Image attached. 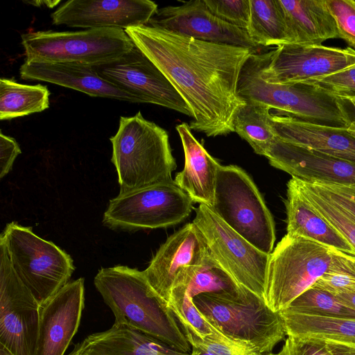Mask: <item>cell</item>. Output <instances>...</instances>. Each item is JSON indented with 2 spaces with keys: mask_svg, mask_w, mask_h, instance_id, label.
Here are the masks:
<instances>
[{
  "mask_svg": "<svg viewBox=\"0 0 355 355\" xmlns=\"http://www.w3.org/2000/svg\"><path fill=\"white\" fill-rule=\"evenodd\" d=\"M265 157L271 166L303 181L355 185V164L277 137Z\"/></svg>",
  "mask_w": 355,
  "mask_h": 355,
  "instance_id": "cell-19",
  "label": "cell"
},
{
  "mask_svg": "<svg viewBox=\"0 0 355 355\" xmlns=\"http://www.w3.org/2000/svg\"><path fill=\"white\" fill-rule=\"evenodd\" d=\"M318 193L355 218V185L309 182Z\"/></svg>",
  "mask_w": 355,
  "mask_h": 355,
  "instance_id": "cell-39",
  "label": "cell"
},
{
  "mask_svg": "<svg viewBox=\"0 0 355 355\" xmlns=\"http://www.w3.org/2000/svg\"><path fill=\"white\" fill-rule=\"evenodd\" d=\"M189 355H213L198 348L191 347V352Z\"/></svg>",
  "mask_w": 355,
  "mask_h": 355,
  "instance_id": "cell-45",
  "label": "cell"
},
{
  "mask_svg": "<svg viewBox=\"0 0 355 355\" xmlns=\"http://www.w3.org/2000/svg\"><path fill=\"white\" fill-rule=\"evenodd\" d=\"M229 227L259 250L270 254L275 223L250 177L240 167L220 165L210 207Z\"/></svg>",
  "mask_w": 355,
  "mask_h": 355,
  "instance_id": "cell-8",
  "label": "cell"
},
{
  "mask_svg": "<svg viewBox=\"0 0 355 355\" xmlns=\"http://www.w3.org/2000/svg\"><path fill=\"white\" fill-rule=\"evenodd\" d=\"M193 200L174 180L159 183L110 200L104 225L123 231L155 229L177 225L190 214Z\"/></svg>",
  "mask_w": 355,
  "mask_h": 355,
  "instance_id": "cell-10",
  "label": "cell"
},
{
  "mask_svg": "<svg viewBox=\"0 0 355 355\" xmlns=\"http://www.w3.org/2000/svg\"><path fill=\"white\" fill-rule=\"evenodd\" d=\"M178 286H184L192 298L202 293L234 291L243 288L214 259L209 251L203 261L191 268Z\"/></svg>",
  "mask_w": 355,
  "mask_h": 355,
  "instance_id": "cell-30",
  "label": "cell"
},
{
  "mask_svg": "<svg viewBox=\"0 0 355 355\" xmlns=\"http://www.w3.org/2000/svg\"><path fill=\"white\" fill-rule=\"evenodd\" d=\"M343 304L355 311V292L336 295Z\"/></svg>",
  "mask_w": 355,
  "mask_h": 355,
  "instance_id": "cell-43",
  "label": "cell"
},
{
  "mask_svg": "<svg viewBox=\"0 0 355 355\" xmlns=\"http://www.w3.org/2000/svg\"><path fill=\"white\" fill-rule=\"evenodd\" d=\"M94 67L101 77L139 98L141 103L192 117L190 108L171 82L135 45L119 60Z\"/></svg>",
  "mask_w": 355,
  "mask_h": 355,
  "instance_id": "cell-14",
  "label": "cell"
},
{
  "mask_svg": "<svg viewBox=\"0 0 355 355\" xmlns=\"http://www.w3.org/2000/svg\"><path fill=\"white\" fill-rule=\"evenodd\" d=\"M238 94L244 101L266 104L279 114L321 125L347 130L354 123L342 99L309 81L272 84L259 73V53L246 61L238 83Z\"/></svg>",
  "mask_w": 355,
  "mask_h": 355,
  "instance_id": "cell-4",
  "label": "cell"
},
{
  "mask_svg": "<svg viewBox=\"0 0 355 355\" xmlns=\"http://www.w3.org/2000/svg\"><path fill=\"white\" fill-rule=\"evenodd\" d=\"M245 102L234 116V130L257 154L265 156L277 139L270 122L271 107L259 102Z\"/></svg>",
  "mask_w": 355,
  "mask_h": 355,
  "instance_id": "cell-29",
  "label": "cell"
},
{
  "mask_svg": "<svg viewBox=\"0 0 355 355\" xmlns=\"http://www.w3.org/2000/svg\"><path fill=\"white\" fill-rule=\"evenodd\" d=\"M287 234L305 237L349 255L355 250L344 237L309 205L291 178L287 183Z\"/></svg>",
  "mask_w": 355,
  "mask_h": 355,
  "instance_id": "cell-24",
  "label": "cell"
},
{
  "mask_svg": "<svg viewBox=\"0 0 355 355\" xmlns=\"http://www.w3.org/2000/svg\"><path fill=\"white\" fill-rule=\"evenodd\" d=\"M0 355H14L3 345L0 344Z\"/></svg>",
  "mask_w": 355,
  "mask_h": 355,
  "instance_id": "cell-46",
  "label": "cell"
},
{
  "mask_svg": "<svg viewBox=\"0 0 355 355\" xmlns=\"http://www.w3.org/2000/svg\"><path fill=\"white\" fill-rule=\"evenodd\" d=\"M112 310L114 324L124 325L188 353L191 345L171 309L153 290L143 271L124 266L102 268L94 280Z\"/></svg>",
  "mask_w": 355,
  "mask_h": 355,
  "instance_id": "cell-2",
  "label": "cell"
},
{
  "mask_svg": "<svg viewBox=\"0 0 355 355\" xmlns=\"http://www.w3.org/2000/svg\"><path fill=\"white\" fill-rule=\"evenodd\" d=\"M84 279L69 282L41 306L35 355H64L80 325Z\"/></svg>",
  "mask_w": 355,
  "mask_h": 355,
  "instance_id": "cell-18",
  "label": "cell"
},
{
  "mask_svg": "<svg viewBox=\"0 0 355 355\" xmlns=\"http://www.w3.org/2000/svg\"><path fill=\"white\" fill-rule=\"evenodd\" d=\"M337 26L338 38L355 51V1L326 0Z\"/></svg>",
  "mask_w": 355,
  "mask_h": 355,
  "instance_id": "cell-37",
  "label": "cell"
},
{
  "mask_svg": "<svg viewBox=\"0 0 355 355\" xmlns=\"http://www.w3.org/2000/svg\"><path fill=\"white\" fill-rule=\"evenodd\" d=\"M291 43L320 45L338 38L326 0H279Z\"/></svg>",
  "mask_w": 355,
  "mask_h": 355,
  "instance_id": "cell-25",
  "label": "cell"
},
{
  "mask_svg": "<svg viewBox=\"0 0 355 355\" xmlns=\"http://www.w3.org/2000/svg\"><path fill=\"white\" fill-rule=\"evenodd\" d=\"M175 128L184 150V166L177 173L174 182L189 195L193 202L211 207L220 164L195 138L189 124L182 123Z\"/></svg>",
  "mask_w": 355,
  "mask_h": 355,
  "instance_id": "cell-22",
  "label": "cell"
},
{
  "mask_svg": "<svg viewBox=\"0 0 355 355\" xmlns=\"http://www.w3.org/2000/svg\"><path fill=\"white\" fill-rule=\"evenodd\" d=\"M347 101L351 103L355 110V98H349ZM347 130L355 137V121Z\"/></svg>",
  "mask_w": 355,
  "mask_h": 355,
  "instance_id": "cell-44",
  "label": "cell"
},
{
  "mask_svg": "<svg viewBox=\"0 0 355 355\" xmlns=\"http://www.w3.org/2000/svg\"><path fill=\"white\" fill-rule=\"evenodd\" d=\"M26 61L73 62L97 67L129 53L135 44L120 28L28 31L21 35Z\"/></svg>",
  "mask_w": 355,
  "mask_h": 355,
  "instance_id": "cell-9",
  "label": "cell"
},
{
  "mask_svg": "<svg viewBox=\"0 0 355 355\" xmlns=\"http://www.w3.org/2000/svg\"><path fill=\"white\" fill-rule=\"evenodd\" d=\"M210 12L220 19L248 31L250 16V0H204Z\"/></svg>",
  "mask_w": 355,
  "mask_h": 355,
  "instance_id": "cell-36",
  "label": "cell"
},
{
  "mask_svg": "<svg viewBox=\"0 0 355 355\" xmlns=\"http://www.w3.org/2000/svg\"><path fill=\"white\" fill-rule=\"evenodd\" d=\"M193 223L211 256L237 284L263 299L270 254L256 248L205 205L196 209Z\"/></svg>",
  "mask_w": 355,
  "mask_h": 355,
  "instance_id": "cell-11",
  "label": "cell"
},
{
  "mask_svg": "<svg viewBox=\"0 0 355 355\" xmlns=\"http://www.w3.org/2000/svg\"><path fill=\"white\" fill-rule=\"evenodd\" d=\"M345 101L355 98V65L320 78L309 80Z\"/></svg>",
  "mask_w": 355,
  "mask_h": 355,
  "instance_id": "cell-38",
  "label": "cell"
},
{
  "mask_svg": "<svg viewBox=\"0 0 355 355\" xmlns=\"http://www.w3.org/2000/svg\"><path fill=\"white\" fill-rule=\"evenodd\" d=\"M253 355H282V354H281L280 352H279L277 353L270 352V353H266V354H261L259 352H256Z\"/></svg>",
  "mask_w": 355,
  "mask_h": 355,
  "instance_id": "cell-47",
  "label": "cell"
},
{
  "mask_svg": "<svg viewBox=\"0 0 355 355\" xmlns=\"http://www.w3.org/2000/svg\"><path fill=\"white\" fill-rule=\"evenodd\" d=\"M183 332L191 347L213 355H253L257 352L250 345L230 338L220 331L202 338L189 331Z\"/></svg>",
  "mask_w": 355,
  "mask_h": 355,
  "instance_id": "cell-35",
  "label": "cell"
},
{
  "mask_svg": "<svg viewBox=\"0 0 355 355\" xmlns=\"http://www.w3.org/2000/svg\"><path fill=\"white\" fill-rule=\"evenodd\" d=\"M350 259H351V261H352V263H353V265H354V266L355 268V256L351 255L350 256Z\"/></svg>",
  "mask_w": 355,
  "mask_h": 355,
  "instance_id": "cell-48",
  "label": "cell"
},
{
  "mask_svg": "<svg viewBox=\"0 0 355 355\" xmlns=\"http://www.w3.org/2000/svg\"><path fill=\"white\" fill-rule=\"evenodd\" d=\"M112 162L125 193L153 184L172 182L176 168L168 132L138 112L121 116L116 133L110 138Z\"/></svg>",
  "mask_w": 355,
  "mask_h": 355,
  "instance_id": "cell-3",
  "label": "cell"
},
{
  "mask_svg": "<svg viewBox=\"0 0 355 355\" xmlns=\"http://www.w3.org/2000/svg\"><path fill=\"white\" fill-rule=\"evenodd\" d=\"M355 65V51L320 45L288 43L259 53V73L272 84L320 78Z\"/></svg>",
  "mask_w": 355,
  "mask_h": 355,
  "instance_id": "cell-13",
  "label": "cell"
},
{
  "mask_svg": "<svg viewBox=\"0 0 355 355\" xmlns=\"http://www.w3.org/2000/svg\"><path fill=\"white\" fill-rule=\"evenodd\" d=\"M282 355H334L322 340L288 336L279 351Z\"/></svg>",
  "mask_w": 355,
  "mask_h": 355,
  "instance_id": "cell-40",
  "label": "cell"
},
{
  "mask_svg": "<svg viewBox=\"0 0 355 355\" xmlns=\"http://www.w3.org/2000/svg\"><path fill=\"white\" fill-rule=\"evenodd\" d=\"M311 207L327 221L355 250V218L318 193L308 182L292 177Z\"/></svg>",
  "mask_w": 355,
  "mask_h": 355,
  "instance_id": "cell-31",
  "label": "cell"
},
{
  "mask_svg": "<svg viewBox=\"0 0 355 355\" xmlns=\"http://www.w3.org/2000/svg\"><path fill=\"white\" fill-rule=\"evenodd\" d=\"M125 31L186 102L192 113V130L207 137L234 132V116L245 103L238 94L239 77L256 50L200 40L147 25Z\"/></svg>",
  "mask_w": 355,
  "mask_h": 355,
  "instance_id": "cell-1",
  "label": "cell"
},
{
  "mask_svg": "<svg viewBox=\"0 0 355 355\" xmlns=\"http://www.w3.org/2000/svg\"><path fill=\"white\" fill-rule=\"evenodd\" d=\"M350 256L337 250L329 270L313 286L334 295L355 292V268Z\"/></svg>",
  "mask_w": 355,
  "mask_h": 355,
  "instance_id": "cell-34",
  "label": "cell"
},
{
  "mask_svg": "<svg viewBox=\"0 0 355 355\" xmlns=\"http://www.w3.org/2000/svg\"><path fill=\"white\" fill-rule=\"evenodd\" d=\"M0 241L13 270L41 306L69 282L75 270L70 255L31 227L8 223Z\"/></svg>",
  "mask_w": 355,
  "mask_h": 355,
  "instance_id": "cell-7",
  "label": "cell"
},
{
  "mask_svg": "<svg viewBox=\"0 0 355 355\" xmlns=\"http://www.w3.org/2000/svg\"><path fill=\"white\" fill-rule=\"evenodd\" d=\"M142 332L113 324L87 336L67 355H189Z\"/></svg>",
  "mask_w": 355,
  "mask_h": 355,
  "instance_id": "cell-23",
  "label": "cell"
},
{
  "mask_svg": "<svg viewBox=\"0 0 355 355\" xmlns=\"http://www.w3.org/2000/svg\"><path fill=\"white\" fill-rule=\"evenodd\" d=\"M147 26L209 42L250 48L259 47L248 32L212 14L204 0L184 2L158 9Z\"/></svg>",
  "mask_w": 355,
  "mask_h": 355,
  "instance_id": "cell-17",
  "label": "cell"
},
{
  "mask_svg": "<svg viewBox=\"0 0 355 355\" xmlns=\"http://www.w3.org/2000/svg\"><path fill=\"white\" fill-rule=\"evenodd\" d=\"M270 122L277 137L282 141L355 164V137L347 130L272 113Z\"/></svg>",
  "mask_w": 355,
  "mask_h": 355,
  "instance_id": "cell-21",
  "label": "cell"
},
{
  "mask_svg": "<svg viewBox=\"0 0 355 355\" xmlns=\"http://www.w3.org/2000/svg\"><path fill=\"white\" fill-rule=\"evenodd\" d=\"M336 252L286 234L270 254L263 297L266 304L274 312L286 309L329 270Z\"/></svg>",
  "mask_w": 355,
  "mask_h": 355,
  "instance_id": "cell-6",
  "label": "cell"
},
{
  "mask_svg": "<svg viewBox=\"0 0 355 355\" xmlns=\"http://www.w3.org/2000/svg\"><path fill=\"white\" fill-rule=\"evenodd\" d=\"M193 302L216 329L257 352H272L286 336L279 313L272 311L263 298L245 288L202 293L193 297Z\"/></svg>",
  "mask_w": 355,
  "mask_h": 355,
  "instance_id": "cell-5",
  "label": "cell"
},
{
  "mask_svg": "<svg viewBox=\"0 0 355 355\" xmlns=\"http://www.w3.org/2000/svg\"><path fill=\"white\" fill-rule=\"evenodd\" d=\"M19 75L23 80L50 83L93 97L141 103L139 98L101 77L89 65L24 60L19 68Z\"/></svg>",
  "mask_w": 355,
  "mask_h": 355,
  "instance_id": "cell-20",
  "label": "cell"
},
{
  "mask_svg": "<svg viewBox=\"0 0 355 355\" xmlns=\"http://www.w3.org/2000/svg\"><path fill=\"white\" fill-rule=\"evenodd\" d=\"M208 253L202 234L193 222L189 223L166 239L143 272L153 290L168 306L173 288Z\"/></svg>",
  "mask_w": 355,
  "mask_h": 355,
  "instance_id": "cell-15",
  "label": "cell"
},
{
  "mask_svg": "<svg viewBox=\"0 0 355 355\" xmlns=\"http://www.w3.org/2000/svg\"><path fill=\"white\" fill-rule=\"evenodd\" d=\"M21 153L16 140L0 132V178L6 176L12 169L14 161Z\"/></svg>",
  "mask_w": 355,
  "mask_h": 355,
  "instance_id": "cell-41",
  "label": "cell"
},
{
  "mask_svg": "<svg viewBox=\"0 0 355 355\" xmlns=\"http://www.w3.org/2000/svg\"><path fill=\"white\" fill-rule=\"evenodd\" d=\"M250 16L248 33L259 46L291 43L279 0H250Z\"/></svg>",
  "mask_w": 355,
  "mask_h": 355,
  "instance_id": "cell-27",
  "label": "cell"
},
{
  "mask_svg": "<svg viewBox=\"0 0 355 355\" xmlns=\"http://www.w3.org/2000/svg\"><path fill=\"white\" fill-rule=\"evenodd\" d=\"M50 92L40 84L19 83L0 79V119L10 120L41 112L49 107Z\"/></svg>",
  "mask_w": 355,
  "mask_h": 355,
  "instance_id": "cell-28",
  "label": "cell"
},
{
  "mask_svg": "<svg viewBox=\"0 0 355 355\" xmlns=\"http://www.w3.org/2000/svg\"><path fill=\"white\" fill-rule=\"evenodd\" d=\"M157 4L150 0H69L51 14L53 25L85 29L147 25Z\"/></svg>",
  "mask_w": 355,
  "mask_h": 355,
  "instance_id": "cell-16",
  "label": "cell"
},
{
  "mask_svg": "<svg viewBox=\"0 0 355 355\" xmlns=\"http://www.w3.org/2000/svg\"><path fill=\"white\" fill-rule=\"evenodd\" d=\"M282 311L322 317L355 318V311L343 304L336 295L313 286Z\"/></svg>",
  "mask_w": 355,
  "mask_h": 355,
  "instance_id": "cell-32",
  "label": "cell"
},
{
  "mask_svg": "<svg viewBox=\"0 0 355 355\" xmlns=\"http://www.w3.org/2000/svg\"><path fill=\"white\" fill-rule=\"evenodd\" d=\"M287 336L319 339L355 346V318L279 312Z\"/></svg>",
  "mask_w": 355,
  "mask_h": 355,
  "instance_id": "cell-26",
  "label": "cell"
},
{
  "mask_svg": "<svg viewBox=\"0 0 355 355\" xmlns=\"http://www.w3.org/2000/svg\"><path fill=\"white\" fill-rule=\"evenodd\" d=\"M41 305L13 270L0 241V344L14 355H35Z\"/></svg>",
  "mask_w": 355,
  "mask_h": 355,
  "instance_id": "cell-12",
  "label": "cell"
},
{
  "mask_svg": "<svg viewBox=\"0 0 355 355\" xmlns=\"http://www.w3.org/2000/svg\"><path fill=\"white\" fill-rule=\"evenodd\" d=\"M168 306L183 331H189L202 338L218 331L200 313L193 302V298L187 294L182 286L173 288Z\"/></svg>",
  "mask_w": 355,
  "mask_h": 355,
  "instance_id": "cell-33",
  "label": "cell"
},
{
  "mask_svg": "<svg viewBox=\"0 0 355 355\" xmlns=\"http://www.w3.org/2000/svg\"><path fill=\"white\" fill-rule=\"evenodd\" d=\"M325 342L334 355H355V346L331 341Z\"/></svg>",
  "mask_w": 355,
  "mask_h": 355,
  "instance_id": "cell-42",
  "label": "cell"
}]
</instances>
